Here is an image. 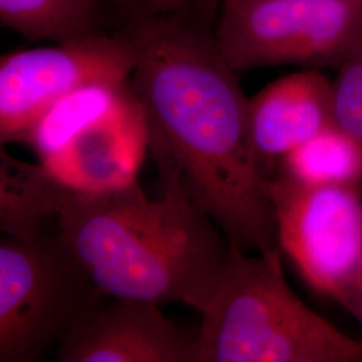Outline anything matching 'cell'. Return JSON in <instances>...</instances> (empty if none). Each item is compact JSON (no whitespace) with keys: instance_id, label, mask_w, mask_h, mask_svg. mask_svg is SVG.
<instances>
[{"instance_id":"8","label":"cell","mask_w":362,"mask_h":362,"mask_svg":"<svg viewBox=\"0 0 362 362\" xmlns=\"http://www.w3.org/2000/svg\"><path fill=\"white\" fill-rule=\"evenodd\" d=\"M196 336L149 300L113 298L91 311L57 346L61 362H194Z\"/></svg>"},{"instance_id":"14","label":"cell","mask_w":362,"mask_h":362,"mask_svg":"<svg viewBox=\"0 0 362 362\" xmlns=\"http://www.w3.org/2000/svg\"><path fill=\"white\" fill-rule=\"evenodd\" d=\"M97 0H0L3 26L28 39L65 42L90 35Z\"/></svg>"},{"instance_id":"9","label":"cell","mask_w":362,"mask_h":362,"mask_svg":"<svg viewBox=\"0 0 362 362\" xmlns=\"http://www.w3.org/2000/svg\"><path fill=\"white\" fill-rule=\"evenodd\" d=\"M334 124L333 81L302 69L248 98V129L262 175L272 180L279 161Z\"/></svg>"},{"instance_id":"13","label":"cell","mask_w":362,"mask_h":362,"mask_svg":"<svg viewBox=\"0 0 362 362\" xmlns=\"http://www.w3.org/2000/svg\"><path fill=\"white\" fill-rule=\"evenodd\" d=\"M275 176L303 187H342L362 192V149L345 130L332 124L288 152Z\"/></svg>"},{"instance_id":"18","label":"cell","mask_w":362,"mask_h":362,"mask_svg":"<svg viewBox=\"0 0 362 362\" xmlns=\"http://www.w3.org/2000/svg\"><path fill=\"white\" fill-rule=\"evenodd\" d=\"M259 1V0H224L223 1V8H235V7H240V6H246L250 3Z\"/></svg>"},{"instance_id":"10","label":"cell","mask_w":362,"mask_h":362,"mask_svg":"<svg viewBox=\"0 0 362 362\" xmlns=\"http://www.w3.org/2000/svg\"><path fill=\"white\" fill-rule=\"evenodd\" d=\"M146 153L145 117L133 93L113 113L39 163L73 191L104 192L136 182Z\"/></svg>"},{"instance_id":"16","label":"cell","mask_w":362,"mask_h":362,"mask_svg":"<svg viewBox=\"0 0 362 362\" xmlns=\"http://www.w3.org/2000/svg\"><path fill=\"white\" fill-rule=\"evenodd\" d=\"M199 1L207 3L211 0H141V10L145 18L165 16L168 13H179L185 7Z\"/></svg>"},{"instance_id":"4","label":"cell","mask_w":362,"mask_h":362,"mask_svg":"<svg viewBox=\"0 0 362 362\" xmlns=\"http://www.w3.org/2000/svg\"><path fill=\"white\" fill-rule=\"evenodd\" d=\"M106 299L57 233L0 240V362L42 361Z\"/></svg>"},{"instance_id":"17","label":"cell","mask_w":362,"mask_h":362,"mask_svg":"<svg viewBox=\"0 0 362 362\" xmlns=\"http://www.w3.org/2000/svg\"><path fill=\"white\" fill-rule=\"evenodd\" d=\"M345 310L350 313L358 321L362 330V267L360 272H358V275H357L354 286L351 288V293H350L348 303L345 306Z\"/></svg>"},{"instance_id":"2","label":"cell","mask_w":362,"mask_h":362,"mask_svg":"<svg viewBox=\"0 0 362 362\" xmlns=\"http://www.w3.org/2000/svg\"><path fill=\"white\" fill-rule=\"evenodd\" d=\"M55 221L66 250L106 297L180 302L200 314L231 247L181 192L164 188L152 200L137 181L104 192L67 188Z\"/></svg>"},{"instance_id":"5","label":"cell","mask_w":362,"mask_h":362,"mask_svg":"<svg viewBox=\"0 0 362 362\" xmlns=\"http://www.w3.org/2000/svg\"><path fill=\"white\" fill-rule=\"evenodd\" d=\"M215 40L235 71L338 67L362 45V0H259L223 8Z\"/></svg>"},{"instance_id":"15","label":"cell","mask_w":362,"mask_h":362,"mask_svg":"<svg viewBox=\"0 0 362 362\" xmlns=\"http://www.w3.org/2000/svg\"><path fill=\"white\" fill-rule=\"evenodd\" d=\"M337 69L333 79L334 124L362 149V45Z\"/></svg>"},{"instance_id":"11","label":"cell","mask_w":362,"mask_h":362,"mask_svg":"<svg viewBox=\"0 0 362 362\" xmlns=\"http://www.w3.org/2000/svg\"><path fill=\"white\" fill-rule=\"evenodd\" d=\"M0 227L13 238L38 235L45 220L55 219L65 196L62 182L39 164L13 158L1 146Z\"/></svg>"},{"instance_id":"19","label":"cell","mask_w":362,"mask_h":362,"mask_svg":"<svg viewBox=\"0 0 362 362\" xmlns=\"http://www.w3.org/2000/svg\"><path fill=\"white\" fill-rule=\"evenodd\" d=\"M118 4L121 6H132L133 3H137V1H141V0H115Z\"/></svg>"},{"instance_id":"1","label":"cell","mask_w":362,"mask_h":362,"mask_svg":"<svg viewBox=\"0 0 362 362\" xmlns=\"http://www.w3.org/2000/svg\"><path fill=\"white\" fill-rule=\"evenodd\" d=\"M132 38L130 88L141 105L164 188L207 212L230 245L279 251L269 180L248 129V98L215 39L145 18Z\"/></svg>"},{"instance_id":"7","label":"cell","mask_w":362,"mask_h":362,"mask_svg":"<svg viewBox=\"0 0 362 362\" xmlns=\"http://www.w3.org/2000/svg\"><path fill=\"white\" fill-rule=\"evenodd\" d=\"M136 54L132 39L86 35L3 55L0 61L1 145L25 143L52 104L93 82H128Z\"/></svg>"},{"instance_id":"12","label":"cell","mask_w":362,"mask_h":362,"mask_svg":"<svg viewBox=\"0 0 362 362\" xmlns=\"http://www.w3.org/2000/svg\"><path fill=\"white\" fill-rule=\"evenodd\" d=\"M133 91L128 82H93L66 94L52 104L30 129L25 144L39 161L64 149L79 133L125 104Z\"/></svg>"},{"instance_id":"3","label":"cell","mask_w":362,"mask_h":362,"mask_svg":"<svg viewBox=\"0 0 362 362\" xmlns=\"http://www.w3.org/2000/svg\"><path fill=\"white\" fill-rule=\"evenodd\" d=\"M202 315L194 362H362V338L345 334L298 297L281 251L250 255L230 247Z\"/></svg>"},{"instance_id":"6","label":"cell","mask_w":362,"mask_h":362,"mask_svg":"<svg viewBox=\"0 0 362 362\" xmlns=\"http://www.w3.org/2000/svg\"><path fill=\"white\" fill-rule=\"evenodd\" d=\"M282 255L315 294L345 309L362 267V192L269 180Z\"/></svg>"}]
</instances>
